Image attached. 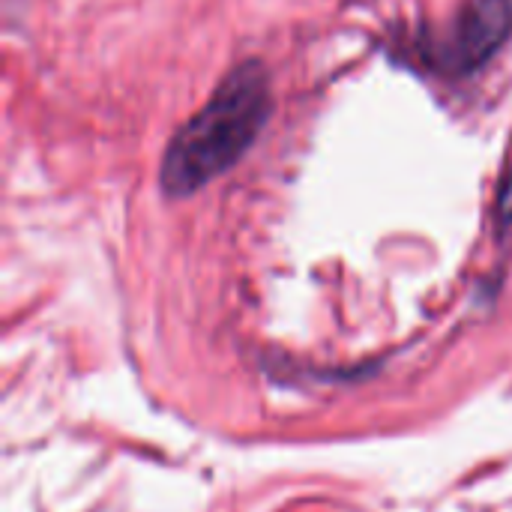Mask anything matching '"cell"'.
I'll use <instances>...</instances> for the list:
<instances>
[{
	"label": "cell",
	"mask_w": 512,
	"mask_h": 512,
	"mask_svg": "<svg viewBox=\"0 0 512 512\" xmlns=\"http://www.w3.org/2000/svg\"><path fill=\"white\" fill-rule=\"evenodd\" d=\"M270 114V72L261 60H243L168 141L159 168L162 192L189 198L231 171L258 141Z\"/></svg>",
	"instance_id": "cell-1"
},
{
	"label": "cell",
	"mask_w": 512,
	"mask_h": 512,
	"mask_svg": "<svg viewBox=\"0 0 512 512\" xmlns=\"http://www.w3.org/2000/svg\"><path fill=\"white\" fill-rule=\"evenodd\" d=\"M512 36V0H465L438 48V63L450 72L486 66Z\"/></svg>",
	"instance_id": "cell-2"
},
{
	"label": "cell",
	"mask_w": 512,
	"mask_h": 512,
	"mask_svg": "<svg viewBox=\"0 0 512 512\" xmlns=\"http://www.w3.org/2000/svg\"><path fill=\"white\" fill-rule=\"evenodd\" d=\"M501 213L512 219V177H507V183L501 189Z\"/></svg>",
	"instance_id": "cell-3"
}]
</instances>
